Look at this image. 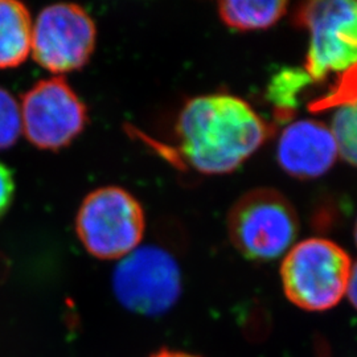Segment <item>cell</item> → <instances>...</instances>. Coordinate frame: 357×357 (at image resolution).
Masks as SVG:
<instances>
[{"mask_svg":"<svg viewBox=\"0 0 357 357\" xmlns=\"http://www.w3.org/2000/svg\"><path fill=\"white\" fill-rule=\"evenodd\" d=\"M22 132L20 103L8 90L0 88V151L11 149Z\"/></svg>","mask_w":357,"mask_h":357,"instance_id":"13","label":"cell"},{"mask_svg":"<svg viewBox=\"0 0 357 357\" xmlns=\"http://www.w3.org/2000/svg\"><path fill=\"white\" fill-rule=\"evenodd\" d=\"M15 181L13 172L7 166L0 163V217L3 216L13 203Z\"/></svg>","mask_w":357,"mask_h":357,"instance_id":"14","label":"cell"},{"mask_svg":"<svg viewBox=\"0 0 357 357\" xmlns=\"http://www.w3.org/2000/svg\"><path fill=\"white\" fill-rule=\"evenodd\" d=\"M284 0H225L218 13L227 26L237 31H258L274 26L287 11Z\"/></svg>","mask_w":357,"mask_h":357,"instance_id":"11","label":"cell"},{"mask_svg":"<svg viewBox=\"0 0 357 357\" xmlns=\"http://www.w3.org/2000/svg\"><path fill=\"white\" fill-rule=\"evenodd\" d=\"M332 137L336 142L339 156L351 165L356 162V103L345 102L340 105L336 114L332 118Z\"/></svg>","mask_w":357,"mask_h":357,"instance_id":"12","label":"cell"},{"mask_svg":"<svg viewBox=\"0 0 357 357\" xmlns=\"http://www.w3.org/2000/svg\"><path fill=\"white\" fill-rule=\"evenodd\" d=\"M32 19L23 3L0 0V69L23 64L31 53Z\"/></svg>","mask_w":357,"mask_h":357,"instance_id":"10","label":"cell"},{"mask_svg":"<svg viewBox=\"0 0 357 357\" xmlns=\"http://www.w3.org/2000/svg\"><path fill=\"white\" fill-rule=\"evenodd\" d=\"M96 41L94 20L77 4L48 6L32 23L31 53L40 66L54 75L81 69L89 61Z\"/></svg>","mask_w":357,"mask_h":357,"instance_id":"8","label":"cell"},{"mask_svg":"<svg viewBox=\"0 0 357 357\" xmlns=\"http://www.w3.org/2000/svg\"><path fill=\"white\" fill-rule=\"evenodd\" d=\"M231 243L253 261L277 259L293 248L299 218L281 192L259 188L245 193L231 206L228 218Z\"/></svg>","mask_w":357,"mask_h":357,"instance_id":"3","label":"cell"},{"mask_svg":"<svg viewBox=\"0 0 357 357\" xmlns=\"http://www.w3.org/2000/svg\"><path fill=\"white\" fill-rule=\"evenodd\" d=\"M150 357H200L196 355H191V354H185V352H178V351H171V349H160L158 352H155L153 355Z\"/></svg>","mask_w":357,"mask_h":357,"instance_id":"15","label":"cell"},{"mask_svg":"<svg viewBox=\"0 0 357 357\" xmlns=\"http://www.w3.org/2000/svg\"><path fill=\"white\" fill-rule=\"evenodd\" d=\"M356 271L342 246L326 238L295 243L282 262L283 290L289 301L306 311H326L345 296Z\"/></svg>","mask_w":357,"mask_h":357,"instance_id":"2","label":"cell"},{"mask_svg":"<svg viewBox=\"0 0 357 357\" xmlns=\"http://www.w3.org/2000/svg\"><path fill=\"white\" fill-rule=\"evenodd\" d=\"M146 228L139 202L126 190L103 187L90 192L76 217L78 238L100 259H122L141 246Z\"/></svg>","mask_w":357,"mask_h":357,"instance_id":"4","label":"cell"},{"mask_svg":"<svg viewBox=\"0 0 357 357\" xmlns=\"http://www.w3.org/2000/svg\"><path fill=\"white\" fill-rule=\"evenodd\" d=\"M116 301L128 311L143 317L166 314L181 295V271L168 250L141 245L118 261L113 273Z\"/></svg>","mask_w":357,"mask_h":357,"instance_id":"5","label":"cell"},{"mask_svg":"<svg viewBox=\"0 0 357 357\" xmlns=\"http://www.w3.org/2000/svg\"><path fill=\"white\" fill-rule=\"evenodd\" d=\"M339 158L331 130L314 119H299L282 131L277 159L293 178L310 180L323 176Z\"/></svg>","mask_w":357,"mask_h":357,"instance_id":"9","label":"cell"},{"mask_svg":"<svg viewBox=\"0 0 357 357\" xmlns=\"http://www.w3.org/2000/svg\"><path fill=\"white\" fill-rule=\"evenodd\" d=\"M22 130L41 150H61L82 132L88 110L64 77L36 82L20 102Z\"/></svg>","mask_w":357,"mask_h":357,"instance_id":"7","label":"cell"},{"mask_svg":"<svg viewBox=\"0 0 357 357\" xmlns=\"http://www.w3.org/2000/svg\"><path fill=\"white\" fill-rule=\"evenodd\" d=\"M176 131L183 156L205 175L233 172L268 137V126L255 109L230 94L190 100L178 114Z\"/></svg>","mask_w":357,"mask_h":357,"instance_id":"1","label":"cell"},{"mask_svg":"<svg viewBox=\"0 0 357 357\" xmlns=\"http://www.w3.org/2000/svg\"><path fill=\"white\" fill-rule=\"evenodd\" d=\"M357 7L351 0H317L302 4L296 22L310 32L307 75L323 79L355 68Z\"/></svg>","mask_w":357,"mask_h":357,"instance_id":"6","label":"cell"}]
</instances>
